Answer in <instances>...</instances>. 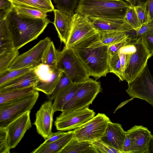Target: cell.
Masks as SVG:
<instances>
[{
	"label": "cell",
	"mask_w": 153,
	"mask_h": 153,
	"mask_svg": "<svg viewBox=\"0 0 153 153\" xmlns=\"http://www.w3.org/2000/svg\"><path fill=\"white\" fill-rule=\"evenodd\" d=\"M33 87L0 92V105L16 100L34 92Z\"/></svg>",
	"instance_id": "obj_25"
},
{
	"label": "cell",
	"mask_w": 153,
	"mask_h": 153,
	"mask_svg": "<svg viewBox=\"0 0 153 153\" xmlns=\"http://www.w3.org/2000/svg\"><path fill=\"white\" fill-rule=\"evenodd\" d=\"M131 35L120 40L108 46V56H111L118 53L120 49L125 46L131 38Z\"/></svg>",
	"instance_id": "obj_39"
},
{
	"label": "cell",
	"mask_w": 153,
	"mask_h": 153,
	"mask_svg": "<svg viewBox=\"0 0 153 153\" xmlns=\"http://www.w3.org/2000/svg\"><path fill=\"white\" fill-rule=\"evenodd\" d=\"M58 52L51 41L43 54L42 63L56 67Z\"/></svg>",
	"instance_id": "obj_30"
},
{
	"label": "cell",
	"mask_w": 153,
	"mask_h": 153,
	"mask_svg": "<svg viewBox=\"0 0 153 153\" xmlns=\"http://www.w3.org/2000/svg\"><path fill=\"white\" fill-rule=\"evenodd\" d=\"M121 49L127 53L123 75L125 80L128 84L142 71L147 64L148 59L152 55L140 36L130 39Z\"/></svg>",
	"instance_id": "obj_4"
},
{
	"label": "cell",
	"mask_w": 153,
	"mask_h": 153,
	"mask_svg": "<svg viewBox=\"0 0 153 153\" xmlns=\"http://www.w3.org/2000/svg\"><path fill=\"white\" fill-rule=\"evenodd\" d=\"M67 133V132L60 130L56 132H52L50 137L45 140L44 142L42 144H46L51 143L61 138L65 135Z\"/></svg>",
	"instance_id": "obj_43"
},
{
	"label": "cell",
	"mask_w": 153,
	"mask_h": 153,
	"mask_svg": "<svg viewBox=\"0 0 153 153\" xmlns=\"http://www.w3.org/2000/svg\"><path fill=\"white\" fill-rule=\"evenodd\" d=\"M101 92L100 82L89 78L82 82L72 99L64 105L62 111L76 110L89 107Z\"/></svg>",
	"instance_id": "obj_7"
},
{
	"label": "cell",
	"mask_w": 153,
	"mask_h": 153,
	"mask_svg": "<svg viewBox=\"0 0 153 153\" xmlns=\"http://www.w3.org/2000/svg\"><path fill=\"white\" fill-rule=\"evenodd\" d=\"M100 39L105 45L108 46L134 33L124 31H111L98 32Z\"/></svg>",
	"instance_id": "obj_27"
},
{
	"label": "cell",
	"mask_w": 153,
	"mask_h": 153,
	"mask_svg": "<svg viewBox=\"0 0 153 153\" xmlns=\"http://www.w3.org/2000/svg\"><path fill=\"white\" fill-rule=\"evenodd\" d=\"M15 49L13 36L6 18L0 19V55Z\"/></svg>",
	"instance_id": "obj_23"
},
{
	"label": "cell",
	"mask_w": 153,
	"mask_h": 153,
	"mask_svg": "<svg viewBox=\"0 0 153 153\" xmlns=\"http://www.w3.org/2000/svg\"><path fill=\"white\" fill-rule=\"evenodd\" d=\"M59 153H99L92 143L88 141L79 142L73 137Z\"/></svg>",
	"instance_id": "obj_24"
},
{
	"label": "cell",
	"mask_w": 153,
	"mask_h": 153,
	"mask_svg": "<svg viewBox=\"0 0 153 153\" xmlns=\"http://www.w3.org/2000/svg\"><path fill=\"white\" fill-rule=\"evenodd\" d=\"M146 3L150 20L153 18V0H148Z\"/></svg>",
	"instance_id": "obj_45"
},
{
	"label": "cell",
	"mask_w": 153,
	"mask_h": 153,
	"mask_svg": "<svg viewBox=\"0 0 153 153\" xmlns=\"http://www.w3.org/2000/svg\"><path fill=\"white\" fill-rule=\"evenodd\" d=\"M7 130L6 127H0V153H10Z\"/></svg>",
	"instance_id": "obj_37"
},
{
	"label": "cell",
	"mask_w": 153,
	"mask_h": 153,
	"mask_svg": "<svg viewBox=\"0 0 153 153\" xmlns=\"http://www.w3.org/2000/svg\"><path fill=\"white\" fill-rule=\"evenodd\" d=\"M30 112H26L5 127L7 130L8 143L10 149L18 145L26 132L31 127Z\"/></svg>",
	"instance_id": "obj_15"
},
{
	"label": "cell",
	"mask_w": 153,
	"mask_h": 153,
	"mask_svg": "<svg viewBox=\"0 0 153 153\" xmlns=\"http://www.w3.org/2000/svg\"><path fill=\"white\" fill-rule=\"evenodd\" d=\"M124 1H126V2H128V3H129L130 0H124Z\"/></svg>",
	"instance_id": "obj_48"
},
{
	"label": "cell",
	"mask_w": 153,
	"mask_h": 153,
	"mask_svg": "<svg viewBox=\"0 0 153 153\" xmlns=\"http://www.w3.org/2000/svg\"><path fill=\"white\" fill-rule=\"evenodd\" d=\"M110 120L104 114L99 113L84 124L74 129L73 137L79 142L93 143L100 140Z\"/></svg>",
	"instance_id": "obj_8"
},
{
	"label": "cell",
	"mask_w": 153,
	"mask_h": 153,
	"mask_svg": "<svg viewBox=\"0 0 153 153\" xmlns=\"http://www.w3.org/2000/svg\"><path fill=\"white\" fill-rule=\"evenodd\" d=\"M39 79L33 87L35 90L48 96L55 89L63 72L56 67L41 63L34 69Z\"/></svg>",
	"instance_id": "obj_11"
},
{
	"label": "cell",
	"mask_w": 153,
	"mask_h": 153,
	"mask_svg": "<svg viewBox=\"0 0 153 153\" xmlns=\"http://www.w3.org/2000/svg\"><path fill=\"white\" fill-rule=\"evenodd\" d=\"M54 113L52 101L48 100L42 105L36 114L34 124L38 133L45 140L48 138L52 132Z\"/></svg>",
	"instance_id": "obj_14"
},
{
	"label": "cell",
	"mask_w": 153,
	"mask_h": 153,
	"mask_svg": "<svg viewBox=\"0 0 153 153\" xmlns=\"http://www.w3.org/2000/svg\"><path fill=\"white\" fill-rule=\"evenodd\" d=\"M54 122L56 129L63 131L75 129L95 116V113L89 107L73 111H64Z\"/></svg>",
	"instance_id": "obj_10"
},
{
	"label": "cell",
	"mask_w": 153,
	"mask_h": 153,
	"mask_svg": "<svg viewBox=\"0 0 153 153\" xmlns=\"http://www.w3.org/2000/svg\"><path fill=\"white\" fill-rule=\"evenodd\" d=\"M13 8V4L9 0H0V19L6 18Z\"/></svg>",
	"instance_id": "obj_41"
},
{
	"label": "cell",
	"mask_w": 153,
	"mask_h": 153,
	"mask_svg": "<svg viewBox=\"0 0 153 153\" xmlns=\"http://www.w3.org/2000/svg\"><path fill=\"white\" fill-rule=\"evenodd\" d=\"M97 32L88 17L75 13L73 16L70 34L65 46L69 48L83 38Z\"/></svg>",
	"instance_id": "obj_13"
},
{
	"label": "cell",
	"mask_w": 153,
	"mask_h": 153,
	"mask_svg": "<svg viewBox=\"0 0 153 153\" xmlns=\"http://www.w3.org/2000/svg\"><path fill=\"white\" fill-rule=\"evenodd\" d=\"M108 64L109 72L114 74L120 81L125 80L121 70V63L118 52L109 56Z\"/></svg>",
	"instance_id": "obj_31"
},
{
	"label": "cell",
	"mask_w": 153,
	"mask_h": 153,
	"mask_svg": "<svg viewBox=\"0 0 153 153\" xmlns=\"http://www.w3.org/2000/svg\"><path fill=\"white\" fill-rule=\"evenodd\" d=\"M34 69L0 86V92L34 87L39 79Z\"/></svg>",
	"instance_id": "obj_20"
},
{
	"label": "cell",
	"mask_w": 153,
	"mask_h": 153,
	"mask_svg": "<svg viewBox=\"0 0 153 153\" xmlns=\"http://www.w3.org/2000/svg\"><path fill=\"white\" fill-rule=\"evenodd\" d=\"M128 85L126 90L132 98L146 101L153 107V77L147 64L142 71Z\"/></svg>",
	"instance_id": "obj_9"
},
{
	"label": "cell",
	"mask_w": 153,
	"mask_h": 153,
	"mask_svg": "<svg viewBox=\"0 0 153 153\" xmlns=\"http://www.w3.org/2000/svg\"><path fill=\"white\" fill-rule=\"evenodd\" d=\"M140 36L144 42L148 50L153 55V30L143 34Z\"/></svg>",
	"instance_id": "obj_40"
},
{
	"label": "cell",
	"mask_w": 153,
	"mask_h": 153,
	"mask_svg": "<svg viewBox=\"0 0 153 153\" xmlns=\"http://www.w3.org/2000/svg\"><path fill=\"white\" fill-rule=\"evenodd\" d=\"M19 54L18 50L15 48L0 55V74L8 70L10 66Z\"/></svg>",
	"instance_id": "obj_32"
},
{
	"label": "cell",
	"mask_w": 153,
	"mask_h": 153,
	"mask_svg": "<svg viewBox=\"0 0 153 153\" xmlns=\"http://www.w3.org/2000/svg\"><path fill=\"white\" fill-rule=\"evenodd\" d=\"M148 0H130L129 4L133 6L140 5L146 2Z\"/></svg>",
	"instance_id": "obj_46"
},
{
	"label": "cell",
	"mask_w": 153,
	"mask_h": 153,
	"mask_svg": "<svg viewBox=\"0 0 153 153\" xmlns=\"http://www.w3.org/2000/svg\"><path fill=\"white\" fill-rule=\"evenodd\" d=\"M56 67L65 73L73 82H82L90 76L74 50L65 46L58 52Z\"/></svg>",
	"instance_id": "obj_5"
},
{
	"label": "cell",
	"mask_w": 153,
	"mask_h": 153,
	"mask_svg": "<svg viewBox=\"0 0 153 153\" xmlns=\"http://www.w3.org/2000/svg\"><path fill=\"white\" fill-rule=\"evenodd\" d=\"M129 5L124 0H80L75 12L88 18L123 19Z\"/></svg>",
	"instance_id": "obj_3"
},
{
	"label": "cell",
	"mask_w": 153,
	"mask_h": 153,
	"mask_svg": "<svg viewBox=\"0 0 153 153\" xmlns=\"http://www.w3.org/2000/svg\"><path fill=\"white\" fill-rule=\"evenodd\" d=\"M126 132L121 124L108 122L105 132L100 139L123 153L124 141Z\"/></svg>",
	"instance_id": "obj_17"
},
{
	"label": "cell",
	"mask_w": 153,
	"mask_h": 153,
	"mask_svg": "<svg viewBox=\"0 0 153 153\" xmlns=\"http://www.w3.org/2000/svg\"><path fill=\"white\" fill-rule=\"evenodd\" d=\"M131 141L132 153H147L151 132L142 126L135 125L126 131Z\"/></svg>",
	"instance_id": "obj_16"
},
{
	"label": "cell",
	"mask_w": 153,
	"mask_h": 153,
	"mask_svg": "<svg viewBox=\"0 0 153 153\" xmlns=\"http://www.w3.org/2000/svg\"><path fill=\"white\" fill-rule=\"evenodd\" d=\"M6 18L15 48L18 50L36 39L51 22L47 18H33L19 14L13 8Z\"/></svg>",
	"instance_id": "obj_2"
},
{
	"label": "cell",
	"mask_w": 153,
	"mask_h": 153,
	"mask_svg": "<svg viewBox=\"0 0 153 153\" xmlns=\"http://www.w3.org/2000/svg\"><path fill=\"white\" fill-rule=\"evenodd\" d=\"M82 82H72L56 96L53 102L54 112L62 111L64 105L72 99Z\"/></svg>",
	"instance_id": "obj_22"
},
{
	"label": "cell",
	"mask_w": 153,
	"mask_h": 153,
	"mask_svg": "<svg viewBox=\"0 0 153 153\" xmlns=\"http://www.w3.org/2000/svg\"><path fill=\"white\" fill-rule=\"evenodd\" d=\"M74 131H69L63 136L51 143L41 144L31 152V153H59L72 138Z\"/></svg>",
	"instance_id": "obj_21"
},
{
	"label": "cell",
	"mask_w": 153,
	"mask_h": 153,
	"mask_svg": "<svg viewBox=\"0 0 153 153\" xmlns=\"http://www.w3.org/2000/svg\"><path fill=\"white\" fill-rule=\"evenodd\" d=\"M69 48L76 53L90 76L97 80L109 72L108 46L101 40L98 32L88 36Z\"/></svg>",
	"instance_id": "obj_1"
},
{
	"label": "cell",
	"mask_w": 153,
	"mask_h": 153,
	"mask_svg": "<svg viewBox=\"0 0 153 153\" xmlns=\"http://www.w3.org/2000/svg\"><path fill=\"white\" fill-rule=\"evenodd\" d=\"M9 0L14 5L37 8L47 12L53 11L55 9L51 0Z\"/></svg>",
	"instance_id": "obj_26"
},
{
	"label": "cell",
	"mask_w": 153,
	"mask_h": 153,
	"mask_svg": "<svg viewBox=\"0 0 153 153\" xmlns=\"http://www.w3.org/2000/svg\"><path fill=\"white\" fill-rule=\"evenodd\" d=\"M153 153V135L151 134L148 145L147 153Z\"/></svg>",
	"instance_id": "obj_47"
},
{
	"label": "cell",
	"mask_w": 153,
	"mask_h": 153,
	"mask_svg": "<svg viewBox=\"0 0 153 153\" xmlns=\"http://www.w3.org/2000/svg\"><path fill=\"white\" fill-rule=\"evenodd\" d=\"M78 0H53L57 9L71 15L74 14Z\"/></svg>",
	"instance_id": "obj_33"
},
{
	"label": "cell",
	"mask_w": 153,
	"mask_h": 153,
	"mask_svg": "<svg viewBox=\"0 0 153 153\" xmlns=\"http://www.w3.org/2000/svg\"><path fill=\"white\" fill-rule=\"evenodd\" d=\"M99 153H121V152L100 140L92 143Z\"/></svg>",
	"instance_id": "obj_38"
},
{
	"label": "cell",
	"mask_w": 153,
	"mask_h": 153,
	"mask_svg": "<svg viewBox=\"0 0 153 153\" xmlns=\"http://www.w3.org/2000/svg\"><path fill=\"white\" fill-rule=\"evenodd\" d=\"M35 91L20 99L0 105V127H5L13 120L28 111H31L39 97Z\"/></svg>",
	"instance_id": "obj_6"
},
{
	"label": "cell",
	"mask_w": 153,
	"mask_h": 153,
	"mask_svg": "<svg viewBox=\"0 0 153 153\" xmlns=\"http://www.w3.org/2000/svg\"><path fill=\"white\" fill-rule=\"evenodd\" d=\"M134 7L141 26L150 20L146 2Z\"/></svg>",
	"instance_id": "obj_36"
},
{
	"label": "cell",
	"mask_w": 153,
	"mask_h": 153,
	"mask_svg": "<svg viewBox=\"0 0 153 153\" xmlns=\"http://www.w3.org/2000/svg\"><path fill=\"white\" fill-rule=\"evenodd\" d=\"M98 32L124 31L134 33L135 30L124 19L89 18Z\"/></svg>",
	"instance_id": "obj_18"
},
{
	"label": "cell",
	"mask_w": 153,
	"mask_h": 153,
	"mask_svg": "<svg viewBox=\"0 0 153 153\" xmlns=\"http://www.w3.org/2000/svg\"><path fill=\"white\" fill-rule=\"evenodd\" d=\"M13 9L18 14L33 18L45 19L47 17V12L37 8L13 4Z\"/></svg>",
	"instance_id": "obj_28"
},
{
	"label": "cell",
	"mask_w": 153,
	"mask_h": 153,
	"mask_svg": "<svg viewBox=\"0 0 153 153\" xmlns=\"http://www.w3.org/2000/svg\"><path fill=\"white\" fill-rule=\"evenodd\" d=\"M127 23L134 30L142 26L138 19L134 6L130 5L128 7L124 18Z\"/></svg>",
	"instance_id": "obj_34"
},
{
	"label": "cell",
	"mask_w": 153,
	"mask_h": 153,
	"mask_svg": "<svg viewBox=\"0 0 153 153\" xmlns=\"http://www.w3.org/2000/svg\"><path fill=\"white\" fill-rule=\"evenodd\" d=\"M53 12V25L61 42L65 45L70 34L73 16L57 9H55Z\"/></svg>",
	"instance_id": "obj_19"
},
{
	"label": "cell",
	"mask_w": 153,
	"mask_h": 153,
	"mask_svg": "<svg viewBox=\"0 0 153 153\" xmlns=\"http://www.w3.org/2000/svg\"><path fill=\"white\" fill-rule=\"evenodd\" d=\"M36 66H32L14 70H7L3 73L0 74V86L15 78L33 70Z\"/></svg>",
	"instance_id": "obj_29"
},
{
	"label": "cell",
	"mask_w": 153,
	"mask_h": 153,
	"mask_svg": "<svg viewBox=\"0 0 153 153\" xmlns=\"http://www.w3.org/2000/svg\"><path fill=\"white\" fill-rule=\"evenodd\" d=\"M72 82L69 77L63 72L55 89L50 95L48 96V100L52 101L60 93Z\"/></svg>",
	"instance_id": "obj_35"
},
{
	"label": "cell",
	"mask_w": 153,
	"mask_h": 153,
	"mask_svg": "<svg viewBox=\"0 0 153 153\" xmlns=\"http://www.w3.org/2000/svg\"><path fill=\"white\" fill-rule=\"evenodd\" d=\"M122 152L123 153H132L131 141L128 134L126 132L123 144Z\"/></svg>",
	"instance_id": "obj_44"
},
{
	"label": "cell",
	"mask_w": 153,
	"mask_h": 153,
	"mask_svg": "<svg viewBox=\"0 0 153 153\" xmlns=\"http://www.w3.org/2000/svg\"><path fill=\"white\" fill-rule=\"evenodd\" d=\"M51 41L50 38L46 37L28 51L19 54L11 64L8 70L36 66L42 63L43 54Z\"/></svg>",
	"instance_id": "obj_12"
},
{
	"label": "cell",
	"mask_w": 153,
	"mask_h": 153,
	"mask_svg": "<svg viewBox=\"0 0 153 153\" xmlns=\"http://www.w3.org/2000/svg\"><path fill=\"white\" fill-rule=\"evenodd\" d=\"M153 30V18L147 22L142 25L140 28L135 30L137 37L140 36L144 33Z\"/></svg>",
	"instance_id": "obj_42"
}]
</instances>
